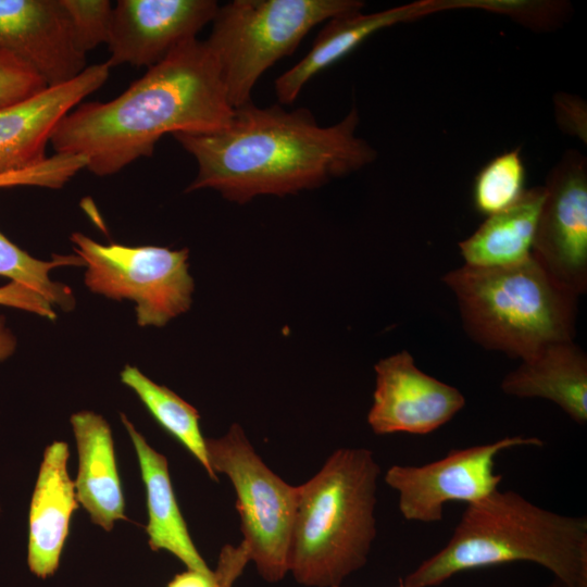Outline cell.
<instances>
[{
	"mask_svg": "<svg viewBox=\"0 0 587 587\" xmlns=\"http://www.w3.org/2000/svg\"><path fill=\"white\" fill-rule=\"evenodd\" d=\"M71 425L78 453L77 501L93 524L110 532L116 521L127 520L111 428L91 411L73 414Z\"/></svg>",
	"mask_w": 587,
	"mask_h": 587,
	"instance_id": "17",
	"label": "cell"
},
{
	"mask_svg": "<svg viewBox=\"0 0 587 587\" xmlns=\"http://www.w3.org/2000/svg\"><path fill=\"white\" fill-rule=\"evenodd\" d=\"M525 180V165L519 149L494 158L475 177L474 208L486 216L508 209L526 191Z\"/></svg>",
	"mask_w": 587,
	"mask_h": 587,
	"instance_id": "23",
	"label": "cell"
},
{
	"mask_svg": "<svg viewBox=\"0 0 587 587\" xmlns=\"http://www.w3.org/2000/svg\"><path fill=\"white\" fill-rule=\"evenodd\" d=\"M107 62L87 66L66 83L49 86L18 102L0 108V175L43 162L47 143L75 107L109 78Z\"/></svg>",
	"mask_w": 587,
	"mask_h": 587,
	"instance_id": "13",
	"label": "cell"
},
{
	"mask_svg": "<svg viewBox=\"0 0 587 587\" xmlns=\"http://www.w3.org/2000/svg\"><path fill=\"white\" fill-rule=\"evenodd\" d=\"M205 448L212 471L225 474L235 489L250 561L266 582H279L289 572L299 487L263 462L238 424L220 438H205Z\"/></svg>",
	"mask_w": 587,
	"mask_h": 587,
	"instance_id": "7",
	"label": "cell"
},
{
	"mask_svg": "<svg viewBox=\"0 0 587 587\" xmlns=\"http://www.w3.org/2000/svg\"><path fill=\"white\" fill-rule=\"evenodd\" d=\"M78 47L87 54L107 43L113 7L108 0H62Z\"/></svg>",
	"mask_w": 587,
	"mask_h": 587,
	"instance_id": "24",
	"label": "cell"
},
{
	"mask_svg": "<svg viewBox=\"0 0 587 587\" xmlns=\"http://www.w3.org/2000/svg\"><path fill=\"white\" fill-rule=\"evenodd\" d=\"M501 389L519 398L550 400L577 424L587 422V357L573 340L550 344L522 360Z\"/></svg>",
	"mask_w": 587,
	"mask_h": 587,
	"instance_id": "19",
	"label": "cell"
},
{
	"mask_svg": "<svg viewBox=\"0 0 587 587\" xmlns=\"http://www.w3.org/2000/svg\"><path fill=\"white\" fill-rule=\"evenodd\" d=\"M474 2L422 0L375 13L358 11L333 17L317 34L309 52L275 80V93L280 103L291 104L312 77L349 54L378 30L441 10L475 8Z\"/></svg>",
	"mask_w": 587,
	"mask_h": 587,
	"instance_id": "15",
	"label": "cell"
},
{
	"mask_svg": "<svg viewBox=\"0 0 587 587\" xmlns=\"http://www.w3.org/2000/svg\"><path fill=\"white\" fill-rule=\"evenodd\" d=\"M363 7L359 0H234L220 5L205 42L233 109L251 102L263 73L292 54L312 28Z\"/></svg>",
	"mask_w": 587,
	"mask_h": 587,
	"instance_id": "6",
	"label": "cell"
},
{
	"mask_svg": "<svg viewBox=\"0 0 587 587\" xmlns=\"http://www.w3.org/2000/svg\"><path fill=\"white\" fill-rule=\"evenodd\" d=\"M121 380L138 396L155 421L199 461L209 477L217 480L209 463L198 411L167 387L143 375L136 366L126 365L121 372Z\"/></svg>",
	"mask_w": 587,
	"mask_h": 587,
	"instance_id": "21",
	"label": "cell"
},
{
	"mask_svg": "<svg viewBox=\"0 0 587 587\" xmlns=\"http://www.w3.org/2000/svg\"><path fill=\"white\" fill-rule=\"evenodd\" d=\"M0 512H1V508H0Z\"/></svg>",
	"mask_w": 587,
	"mask_h": 587,
	"instance_id": "32",
	"label": "cell"
},
{
	"mask_svg": "<svg viewBox=\"0 0 587 587\" xmlns=\"http://www.w3.org/2000/svg\"><path fill=\"white\" fill-rule=\"evenodd\" d=\"M528 561L563 587H587V520L559 514L522 495L495 490L469 503L447 545L408 574L403 587H434L457 573Z\"/></svg>",
	"mask_w": 587,
	"mask_h": 587,
	"instance_id": "3",
	"label": "cell"
},
{
	"mask_svg": "<svg viewBox=\"0 0 587 587\" xmlns=\"http://www.w3.org/2000/svg\"><path fill=\"white\" fill-rule=\"evenodd\" d=\"M249 561V552L243 541L238 546L225 545L213 572L214 587H232Z\"/></svg>",
	"mask_w": 587,
	"mask_h": 587,
	"instance_id": "28",
	"label": "cell"
},
{
	"mask_svg": "<svg viewBox=\"0 0 587 587\" xmlns=\"http://www.w3.org/2000/svg\"><path fill=\"white\" fill-rule=\"evenodd\" d=\"M358 125L355 108L322 126L307 108H259L251 101L234 109L224 128L172 136L197 162L186 192L214 189L246 203L262 195L319 188L371 164L376 151L357 136Z\"/></svg>",
	"mask_w": 587,
	"mask_h": 587,
	"instance_id": "1",
	"label": "cell"
},
{
	"mask_svg": "<svg viewBox=\"0 0 587 587\" xmlns=\"http://www.w3.org/2000/svg\"><path fill=\"white\" fill-rule=\"evenodd\" d=\"M0 305L25 310L49 320L57 317L52 305L42 296L14 282L0 287Z\"/></svg>",
	"mask_w": 587,
	"mask_h": 587,
	"instance_id": "27",
	"label": "cell"
},
{
	"mask_svg": "<svg viewBox=\"0 0 587 587\" xmlns=\"http://www.w3.org/2000/svg\"><path fill=\"white\" fill-rule=\"evenodd\" d=\"M65 265L83 266L85 263L77 254L57 255L50 261L38 260L0 232V276L35 290L51 305L71 311L75 307L73 291L66 285L50 278L53 268Z\"/></svg>",
	"mask_w": 587,
	"mask_h": 587,
	"instance_id": "22",
	"label": "cell"
},
{
	"mask_svg": "<svg viewBox=\"0 0 587 587\" xmlns=\"http://www.w3.org/2000/svg\"><path fill=\"white\" fill-rule=\"evenodd\" d=\"M336 587H341V586H336ZM399 587H403V586H402V585L400 584V586H399Z\"/></svg>",
	"mask_w": 587,
	"mask_h": 587,
	"instance_id": "31",
	"label": "cell"
},
{
	"mask_svg": "<svg viewBox=\"0 0 587 587\" xmlns=\"http://www.w3.org/2000/svg\"><path fill=\"white\" fill-rule=\"evenodd\" d=\"M230 105L205 40L185 41L116 98L82 102L55 127L54 153L86 159L97 176L115 174L151 157L167 134L208 133L227 126Z\"/></svg>",
	"mask_w": 587,
	"mask_h": 587,
	"instance_id": "2",
	"label": "cell"
},
{
	"mask_svg": "<svg viewBox=\"0 0 587 587\" xmlns=\"http://www.w3.org/2000/svg\"><path fill=\"white\" fill-rule=\"evenodd\" d=\"M380 467L364 448L335 450L299 485L289 572L309 587H336L365 565L376 537Z\"/></svg>",
	"mask_w": 587,
	"mask_h": 587,
	"instance_id": "4",
	"label": "cell"
},
{
	"mask_svg": "<svg viewBox=\"0 0 587 587\" xmlns=\"http://www.w3.org/2000/svg\"><path fill=\"white\" fill-rule=\"evenodd\" d=\"M541 445L536 437H504L450 450L445 458L421 466L392 465L384 479L398 492V508L407 521L440 522L448 502L473 503L498 489L502 475L496 474L494 467L500 452L520 446Z\"/></svg>",
	"mask_w": 587,
	"mask_h": 587,
	"instance_id": "9",
	"label": "cell"
},
{
	"mask_svg": "<svg viewBox=\"0 0 587 587\" xmlns=\"http://www.w3.org/2000/svg\"><path fill=\"white\" fill-rule=\"evenodd\" d=\"M16 340L7 327L5 321L0 316V361L9 358L15 350Z\"/></svg>",
	"mask_w": 587,
	"mask_h": 587,
	"instance_id": "30",
	"label": "cell"
},
{
	"mask_svg": "<svg viewBox=\"0 0 587 587\" xmlns=\"http://www.w3.org/2000/svg\"><path fill=\"white\" fill-rule=\"evenodd\" d=\"M532 255L575 296L587 290V163L567 152L551 171Z\"/></svg>",
	"mask_w": 587,
	"mask_h": 587,
	"instance_id": "10",
	"label": "cell"
},
{
	"mask_svg": "<svg viewBox=\"0 0 587 587\" xmlns=\"http://www.w3.org/2000/svg\"><path fill=\"white\" fill-rule=\"evenodd\" d=\"M166 587H214V574L209 576L197 571L188 570L175 575Z\"/></svg>",
	"mask_w": 587,
	"mask_h": 587,
	"instance_id": "29",
	"label": "cell"
},
{
	"mask_svg": "<svg viewBox=\"0 0 587 587\" xmlns=\"http://www.w3.org/2000/svg\"><path fill=\"white\" fill-rule=\"evenodd\" d=\"M68 458L64 441H53L46 448L30 500L27 564L42 579L59 567L70 521L78 505L75 483L67 470Z\"/></svg>",
	"mask_w": 587,
	"mask_h": 587,
	"instance_id": "16",
	"label": "cell"
},
{
	"mask_svg": "<svg viewBox=\"0 0 587 587\" xmlns=\"http://www.w3.org/2000/svg\"><path fill=\"white\" fill-rule=\"evenodd\" d=\"M375 373L367 423L376 435H427L465 405L458 388L422 372L408 351L380 360Z\"/></svg>",
	"mask_w": 587,
	"mask_h": 587,
	"instance_id": "11",
	"label": "cell"
},
{
	"mask_svg": "<svg viewBox=\"0 0 587 587\" xmlns=\"http://www.w3.org/2000/svg\"><path fill=\"white\" fill-rule=\"evenodd\" d=\"M453 291L467 335L486 349L527 359L575 335L577 296L530 255L516 264H464L442 277Z\"/></svg>",
	"mask_w": 587,
	"mask_h": 587,
	"instance_id": "5",
	"label": "cell"
},
{
	"mask_svg": "<svg viewBox=\"0 0 587 587\" xmlns=\"http://www.w3.org/2000/svg\"><path fill=\"white\" fill-rule=\"evenodd\" d=\"M74 251L87 266L85 284L95 294L136 303L139 326L162 327L191 304L193 279L188 249L102 245L73 233Z\"/></svg>",
	"mask_w": 587,
	"mask_h": 587,
	"instance_id": "8",
	"label": "cell"
},
{
	"mask_svg": "<svg viewBox=\"0 0 587 587\" xmlns=\"http://www.w3.org/2000/svg\"><path fill=\"white\" fill-rule=\"evenodd\" d=\"M84 168H86L84 157L54 153L30 168L0 175V188L37 186L58 189Z\"/></svg>",
	"mask_w": 587,
	"mask_h": 587,
	"instance_id": "25",
	"label": "cell"
},
{
	"mask_svg": "<svg viewBox=\"0 0 587 587\" xmlns=\"http://www.w3.org/2000/svg\"><path fill=\"white\" fill-rule=\"evenodd\" d=\"M545 196V186L526 189L514 204L487 216L475 233L459 243L465 264L495 267L528 259Z\"/></svg>",
	"mask_w": 587,
	"mask_h": 587,
	"instance_id": "20",
	"label": "cell"
},
{
	"mask_svg": "<svg viewBox=\"0 0 587 587\" xmlns=\"http://www.w3.org/2000/svg\"><path fill=\"white\" fill-rule=\"evenodd\" d=\"M214 0H120L107 46L109 66L151 67L213 21Z\"/></svg>",
	"mask_w": 587,
	"mask_h": 587,
	"instance_id": "12",
	"label": "cell"
},
{
	"mask_svg": "<svg viewBox=\"0 0 587 587\" xmlns=\"http://www.w3.org/2000/svg\"><path fill=\"white\" fill-rule=\"evenodd\" d=\"M0 45L48 87L72 80L87 67L62 0H0Z\"/></svg>",
	"mask_w": 587,
	"mask_h": 587,
	"instance_id": "14",
	"label": "cell"
},
{
	"mask_svg": "<svg viewBox=\"0 0 587 587\" xmlns=\"http://www.w3.org/2000/svg\"><path fill=\"white\" fill-rule=\"evenodd\" d=\"M46 87L32 67L0 45V108L24 100Z\"/></svg>",
	"mask_w": 587,
	"mask_h": 587,
	"instance_id": "26",
	"label": "cell"
},
{
	"mask_svg": "<svg viewBox=\"0 0 587 587\" xmlns=\"http://www.w3.org/2000/svg\"><path fill=\"white\" fill-rule=\"evenodd\" d=\"M122 423L137 454L146 489L148 544L151 550H166L180 560L188 570L213 576L197 550L178 507L173 489L167 459L153 449L125 414Z\"/></svg>",
	"mask_w": 587,
	"mask_h": 587,
	"instance_id": "18",
	"label": "cell"
}]
</instances>
